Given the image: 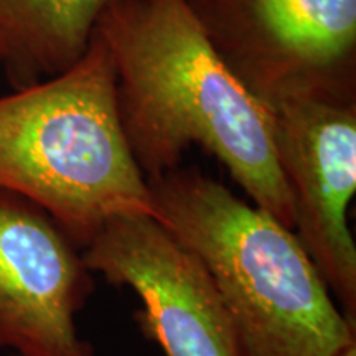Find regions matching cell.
Here are the masks:
<instances>
[{
    "mask_svg": "<svg viewBox=\"0 0 356 356\" xmlns=\"http://www.w3.org/2000/svg\"><path fill=\"white\" fill-rule=\"evenodd\" d=\"M81 254L91 273L136 292L134 318L165 356H243L211 274L155 218H111Z\"/></svg>",
    "mask_w": 356,
    "mask_h": 356,
    "instance_id": "cell-5",
    "label": "cell"
},
{
    "mask_svg": "<svg viewBox=\"0 0 356 356\" xmlns=\"http://www.w3.org/2000/svg\"><path fill=\"white\" fill-rule=\"evenodd\" d=\"M333 356H356V340L350 341L348 345H345L338 353H335Z\"/></svg>",
    "mask_w": 356,
    "mask_h": 356,
    "instance_id": "cell-9",
    "label": "cell"
},
{
    "mask_svg": "<svg viewBox=\"0 0 356 356\" xmlns=\"http://www.w3.org/2000/svg\"><path fill=\"white\" fill-rule=\"evenodd\" d=\"M113 0H0V66L13 89L63 73Z\"/></svg>",
    "mask_w": 356,
    "mask_h": 356,
    "instance_id": "cell-8",
    "label": "cell"
},
{
    "mask_svg": "<svg viewBox=\"0 0 356 356\" xmlns=\"http://www.w3.org/2000/svg\"><path fill=\"white\" fill-rule=\"evenodd\" d=\"M0 188L47 211L81 251L114 216L160 221L124 137L114 66L96 30L63 73L0 97Z\"/></svg>",
    "mask_w": 356,
    "mask_h": 356,
    "instance_id": "cell-3",
    "label": "cell"
},
{
    "mask_svg": "<svg viewBox=\"0 0 356 356\" xmlns=\"http://www.w3.org/2000/svg\"><path fill=\"white\" fill-rule=\"evenodd\" d=\"M279 167L291 190L297 238L327 287L356 320V99L284 97L269 106Z\"/></svg>",
    "mask_w": 356,
    "mask_h": 356,
    "instance_id": "cell-6",
    "label": "cell"
},
{
    "mask_svg": "<svg viewBox=\"0 0 356 356\" xmlns=\"http://www.w3.org/2000/svg\"><path fill=\"white\" fill-rule=\"evenodd\" d=\"M79 251L47 211L0 188V350L95 356L74 322L95 289Z\"/></svg>",
    "mask_w": 356,
    "mask_h": 356,
    "instance_id": "cell-7",
    "label": "cell"
},
{
    "mask_svg": "<svg viewBox=\"0 0 356 356\" xmlns=\"http://www.w3.org/2000/svg\"><path fill=\"white\" fill-rule=\"evenodd\" d=\"M147 185L160 222L211 274L243 356H333L356 340L293 229L197 167Z\"/></svg>",
    "mask_w": 356,
    "mask_h": 356,
    "instance_id": "cell-2",
    "label": "cell"
},
{
    "mask_svg": "<svg viewBox=\"0 0 356 356\" xmlns=\"http://www.w3.org/2000/svg\"><path fill=\"white\" fill-rule=\"evenodd\" d=\"M13 356H19V355H13Z\"/></svg>",
    "mask_w": 356,
    "mask_h": 356,
    "instance_id": "cell-10",
    "label": "cell"
},
{
    "mask_svg": "<svg viewBox=\"0 0 356 356\" xmlns=\"http://www.w3.org/2000/svg\"><path fill=\"white\" fill-rule=\"evenodd\" d=\"M96 32L114 66L124 137L145 178L177 168L200 145L256 207L293 229L269 106L218 55L188 0H113Z\"/></svg>",
    "mask_w": 356,
    "mask_h": 356,
    "instance_id": "cell-1",
    "label": "cell"
},
{
    "mask_svg": "<svg viewBox=\"0 0 356 356\" xmlns=\"http://www.w3.org/2000/svg\"><path fill=\"white\" fill-rule=\"evenodd\" d=\"M236 78L264 104L356 99V0H188Z\"/></svg>",
    "mask_w": 356,
    "mask_h": 356,
    "instance_id": "cell-4",
    "label": "cell"
}]
</instances>
